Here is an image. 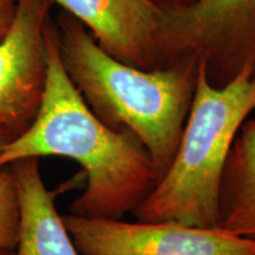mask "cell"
Returning a JSON list of instances; mask_svg holds the SVG:
<instances>
[{
  "instance_id": "6da1fadb",
  "label": "cell",
  "mask_w": 255,
  "mask_h": 255,
  "mask_svg": "<svg viewBox=\"0 0 255 255\" xmlns=\"http://www.w3.org/2000/svg\"><path fill=\"white\" fill-rule=\"evenodd\" d=\"M62 156L81 164L87 188L71 214L122 219L151 194L162 175L131 132L97 119L64 69L55 26L47 27V77L39 111L31 126L0 152V167L21 158Z\"/></svg>"
},
{
  "instance_id": "7a4b0ae2",
  "label": "cell",
  "mask_w": 255,
  "mask_h": 255,
  "mask_svg": "<svg viewBox=\"0 0 255 255\" xmlns=\"http://www.w3.org/2000/svg\"><path fill=\"white\" fill-rule=\"evenodd\" d=\"M53 26L64 69L90 110L111 129L131 132L163 175L193 104L199 63L139 69L108 55L70 14Z\"/></svg>"
},
{
  "instance_id": "3957f363",
  "label": "cell",
  "mask_w": 255,
  "mask_h": 255,
  "mask_svg": "<svg viewBox=\"0 0 255 255\" xmlns=\"http://www.w3.org/2000/svg\"><path fill=\"white\" fill-rule=\"evenodd\" d=\"M253 110V68L216 87L199 63L195 95L177 151L155 189L132 213L136 221L218 228L223 169L239 130Z\"/></svg>"
},
{
  "instance_id": "277c9868",
  "label": "cell",
  "mask_w": 255,
  "mask_h": 255,
  "mask_svg": "<svg viewBox=\"0 0 255 255\" xmlns=\"http://www.w3.org/2000/svg\"><path fill=\"white\" fill-rule=\"evenodd\" d=\"M162 55L164 66L201 63L216 87L255 69V0H201L184 9H163Z\"/></svg>"
},
{
  "instance_id": "5b68a950",
  "label": "cell",
  "mask_w": 255,
  "mask_h": 255,
  "mask_svg": "<svg viewBox=\"0 0 255 255\" xmlns=\"http://www.w3.org/2000/svg\"><path fill=\"white\" fill-rule=\"evenodd\" d=\"M63 222L81 255H255V241L218 228L73 214Z\"/></svg>"
},
{
  "instance_id": "8992f818",
  "label": "cell",
  "mask_w": 255,
  "mask_h": 255,
  "mask_svg": "<svg viewBox=\"0 0 255 255\" xmlns=\"http://www.w3.org/2000/svg\"><path fill=\"white\" fill-rule=\"evenodd\" d=\"M51 0H17L0 39V127L24 132L39 111L47 77Z\"/></svg>"
},
{
  "instance_id": "52a82bcc",
  "label": "cell",
  "mask_w": 255,
  "mask_h": 255,
  "mask_svg": "<svg viewBox=\"0 0 255 255\" xmlns=\"http://www.w3.org/2000/svg\"><path fill=\"white\" fill-rule=\"evenodd\" d=\"M81 23L108 55L144 70L163 66V9L152 0H51Z\"/></svg>"
},
{
  "instance_id": "ba28073f",
  "label": "cell",
  "mask_w": 255,
  "mask_h": 255,
  "mask_svg": "<svg viewBox=\"0 0 255 255\" xmlns=\"http://www.w3.org/2000/svg\"><path fill=\"white\" fill-rule=\"evenodd\" d=\"M17 175L21 225L13 255H81L57 212L55 194L41 177L39 158L12 162Z\"/></svg>"
},
{
  "instance_id": "9c48e42d",
  "label": "cell",
  "mask_w": 255,
  "mask_h": 255,
  "mask_svg": "<svg viewBox=\"0 0 255 255\" xmlns=\"http://www.w3.org/2000/svg\"><path fill=\"white\" fill-rule=\"evenodd\" d=\"M218 229L255 241V119L239 130L221 177Z\"/></svg>"
},
{
  "instance_id": "30bf717a",
  "label": "cell",
  "mask_w": 255,
  "mask_h": 255,
  "mask_svg": "<svg viewBox=\"0 0 255 255\" xmlns=\"http://www.w3.org/2000/svg\"><path fill=\"white\" fill-rule=\"evenodd\" d=\"M21 209L13 164L0 167V251L14 252L19 241Z\"/></svg>"
},
{
  "instance_id": "8fae6325",
  "label": "cell",
  "mask_w": 255,
  "mask_h": 255,
  "mask_svg": "<svg viewBox=\"0 0 255 255\" xmlns=\"http://www.w3.org/2000/svg\"><path fill=\"white\" fill-rule=\"evenodd\" d=\"M17 0H0V39L5 37L11 27L15 13Z\"/></svg>"
},
{
  "instance_id": "7c38bea8",
  "label": "cell",
  "mask_w": 255,
  "mask_h": 255,
  "mask_svg": "<svg viewBox=\"0 0 255 255\" xmlns=\"http://www.w3.org/2000/svg\"><path fill=\"white\" fill-rule=\"evenodd\" d=\"M152 1L165 11H178V9H184L194 6L201 0H152Z\"/></svg>"
},
{
  "instance_id": "4fadbf2b",
  "label": "cell",
  "mask_w": 255,
  "mask_h": 255,
  "mask_svg": "<svg viewBox=\"0 0 255 255\" xmlns=\"http://www.w3.org/2000/svg\"><path fill=\"white\" fill-rule=\"evenodd\" d=\"M20 133L21 132L17 131V130H12L8 129V128L0 127V152H1L6 144H8L9 142H12L14 138H17Z\"/></svg>"
},
{
  "instance_id": "5bb4252c",
  "label": "cell",
  "mask_w": 255,
  "mask_h": 255,
  "mask_svg": "<svg viewBox=\"0 0 255 255\" xmlns=\"http://www.w3.org/2000/svg\"><path fill=\"white\" fill-rule=\"evenodd\" d=\"M14 252L12 251H0V255H13Z\"/></svg>"
},
{
  "instance_id": "9a60e30c",
  "label": "cell",
  "mask_w": 255,
  "mask_h": 255,
  "mask_svg": "<svg viewBox=\"0 0 255 255\" xmlns=\"http://www.w3.org/2000/svg\"><path fill=\"white\" fill-rule=\"evenodd\" d=\"M254 75H255V69H254Z\"/></svg>"
}]
</instances>
